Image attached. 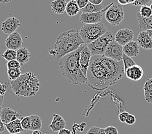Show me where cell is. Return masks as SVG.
I'll return each instance as SVG.
<instances>
[{"mask_svg": "<svg viewBox=\"0 0 152 134\" xmlns=\"http://www.w3.org/2000/svg\"><path fill=\"white\" fill-rule=\"evenodd\" d=\"M124 75L123 63L104 56H93L87 72L88 85L94 90H102L117 84Z\"/></svg>", "mask_w": 152, "mask_h": 134, "instance_id": "1", "label": "cell"}, {"mask_svg": "<svg viewBox=\"0 0 152 134\" xmlns=\"http://www.w3.org/2000/svg\"><path fill=\"white\" fill-rule=\"evenodd\" d=\"M84 44L78 29L65 31L58 36L54 48L49 49V59L59 61L64 56L77 50Z\"/></svg>", "mask_w": 152, "mask_h": 134, "instance_id": "2", "label": "cell"}, {"mask_svg": "<svg viewBox=\"0 0 152 134\" xmlns=\"http://www.w3.org/2000/svg\"><path fill=\"white\" fill-rule=\"evenodd\" d=\"M80 46L75 51L67 54L59 61V67L61 74L68 83L75 85L88 83L87 78L82 73L80 66Z\"/></svg>", "mask_w": 152, "mask_h": 134, "instance_id": "3", "label": "cell"}, {"mask_svg": "<svg viewBox=\"0 0 152 134\" xmlns=\"http://www.w3.org/2000/svg\"><path fill=\"white\" fill-rule=\"evenodd\" d=\"M10 85L15 95L25 97L35 96L40 86L37 74L31 72L21 74L16 80L10 81Z\"/></svg>", "mask_w": 152, "mask_h": 134, "instance_id": "4", "label": "cell"}, {"mask_svg": "<svg viewBox=\"0 0 152 134\" xmlns=\"http://www.w3.org/2000/svg\"><path fill=\"white\" fill-rule=\"evenodd\" d=\"M107 31L102 23L96 24H84L80 29V35L86 45L96 40Z\"/></svg>", "mask_w": 152, "mask_h": 134, "instance_id": "5", "label": "cell"}, {"mask_svg": "<svg viewBox=\"0 0 152 134\" xmlns=\"http://www.w3.org/2000/svg\"><path fill=\"white\" fill-rule=\"evenodd\" d=\"M115 40V36L111 31H107L106 33L96 40L87 45L93 56H104L107 46L110 43Z\"/></svg>", "mask_w": 152, "mask_h": 134, "instance_id": "6", "label": "cell"}, {"mask_svg": "<svg viewBox=\"0 0 152 134\" xmlns=\"http://www.w3.org/2000/svg\"><path fill=\"white\" fill-rule=\"evenodd\" d=\"M105 17L112 26H118L124 18V11L122 6L117 4L112 5L106 10Z\"/></svg>", "mask_w": 152, "mask_h": 134, "instance_id": "7", "label": "cell"}, {"mask_svg": "<svg viewBox=\"0 0 152 134\" xmlns=\"http://www.w3.org/2000/svg\"><path fill=\"white\" fill-rule=\"evenodd\" d=\"M123 54V46L113 40L107 46L104 56L117 62H121L122 61Z\"/></svg>", "mask_w": 152, "mask_h": 134, "instance_id": "8", "label": "cell"}, {"mask_svg": "<svg viewBox=\"0 0 152 134\" xmlns=\"http://www.w3.org/2000/svg\"><path fill=\"white\" fill-rule=\"evenodd\" d=\"M113 4L114 3H111L99 12L82 13L80 16V21L84 24H96L100 23L101 20L102 19L103 16H105L106 10Z\"/></svg>", "mask_w": 152, "mask_h": 134, "instance_id": "9", "label": "cell"}, {"mask_svg": "<svg viewBox=\"0 0 152 134\" xmlns=\"http://www.w3.org/2000/svg\"><path fill=\"white\" fill-rule=\"evenodd\" d=\"M80 66L82 73L86 77L87 72H88V68L90 64L92 54L88 46L87 45L84 44L80 46Z\"/></svg>", "mask_w": 152, "mask_h": 134, "instance_id": "10", "label": "cell"}, {"mask_svg": "<svg viewBox=\"0 0 152 134\" xmlns=\"http://www.w3.org/2000/svg\"><path fill=\"white\" fill-rule=\"evenodd\" d=\"M5 45L7 49L13 50H18L22 47L23 39L21 34L18 32H15L14 33L9 35L5 41Z\"/></svg>", "mask_w": 152, "mask_h": 134, "instance_id": "11", "label": "cell"}, {"mask_svg": "<svg viewBox=\"0 0 152 134\" xmlns=\"http://www.w3.org/2000/svg\"><path fill=\"white\" fill-rule=\"evenodd\" d=\"M21 26V24L18 19L15 17H11L7 18L2 23L1 30L5 34L10 35L15 32Z\"/></svg>", "mask_w": 152, "mask_h": 134, "instance_id": "12", "label": "cell"}, {"mask_svg": "<svg viewBox=\"0 0 152 134\" xmlns=\"http://www.w3.org/2000/svg\"><path fill=\"white\" fill-rule=\"evenodd\" d=\"M134 32L128 28L119 30L115 35V41L122 46L133 41Z\"/></svg>", "mask_w": 152, "mask_h": 134, "instance_id": "13", "label": "cell"}, {"mask_svg": "<svg viewBox=\"0 0 152 134\" xmlns=\"http://www.w3.org/2000/svg\"><path fill=\"white\" fill-rule=\"evenodd\" d=\"M124 75L128 79L137 81L143 78L144 70L138 64H135L124 70Z\"/></svg>", "mask_w": 152, "mask_h": 134, "instance_id": "14", "label": "cell"}, {"mask_svg": "<svg viewBox=\"0 0 152 134\" xmlns=\"http://www.w3.org/2000/svg\"><path fill=\"white\" fill-rule=\"evenodd\" d=\"M20 114L12 108L9 107L3 108L1 113H0V118L4 125L12 122L17 119H19Z\"/></svg>", "mask_w": 152, "mask_h": 134, "instance_id": "15", "label": "cell"}, {"mask_svg": "<svg viewBox=\"0 0 152 134\" xmlns=\"http://www.w3.org/2000/svg\"><path fill=\"white\" fill-rule=\"evenodd\" d=\"M66 122L63 117L58 114H54L53 115V119L49 125L50 129L53 132H58L64 128H66Z\"/></svg>", "mask_w": 152, "mask_h": 134, "instance_id": "16", "label": "cell"}, {"mask_svg": "<svg viewBox=\"0 0 152 134\" xmlns=\"http://www.w3.org/2000/svg\"><path fill=\"white\" fill-rule=\"evenodd\" d=\"M123 52L129 57H136L140 52V46L137 41H132L123 46Z\"/></svg>", "mask_w": 152, "mask_h": 134, "instance_id": "17", "label": "cell"}, {"mask_svg": "<svg viewBox=\"0 0 152 134\" xmlns=\"http://www.w3.org/2000/svg\"><path fill=\"white\" fill-rule=\"evenodd\" d=\"M137 42L140 47H142L145 50L152 49V41L150 39L149 35H148L146 31H141L137 36Z\"/></svg>", "mask_w": 152, "mask_h": 134, "instance_id": "18", "label": "cell"}, {"mask_svg": "<svg viewBox=\"0 0 152 134\" xmlns=\"http://www.w3.org/2000/svg\"><path fill=\"white\" fill-rule=\"evenodd\" d=\"M5 126L7 131L10 134H18L26 132L21 126V119H17L16 120L8 123V124L5 125Z\"/></svg>", "mask_w": 152, "mask_h": 134, "instance_id": "19", "label": "cell"}, {"mask_svg": "<svg viewBox=\"0 0 152 134\" xmlns=\"http://www.w3.org/2000/svg\"><path fill=\"white\" fill-rule=\"evenodd\" d=\"M67 3L66 0H53L50 3L52 12L56 14H63L66 12Z\"/></svg>", "mask_w": 152, "mask_h": 134, "instance_id": "20", "label": "cell"}, {"mask_svg": "<svg viewBox=\"0 0 152 134\" xmlns=\"http://www.w3.org/2000/svg\"><path fill=\"white\" fill-rule=\"evenodd\" d=\"M31 57V53L25 47H21L16 50V60L21 64V65H23L28 63Z\"/></svg>", "mask_w": 152, "mask_h": 134, "instance_id": "21", "label": "cell"}, {"mask_svg": "<svg viewBox=\"0 0 152 134\" xmlns=\"http://www.w3.org/2000/svg\"><path fill=\"white\" fill-rule=\"evenodd\" d=\"M137 19L139 22L138 27L141 30H152V16L149 18H143L138 12L137 13Z\"/></svg>", "mask_w": 152, "mask_h": 134, "instance_id": "22", "label": "cell"}, {"mask_svg": "<svg viewBox=\"0 0 152 134\" xmlns=\"http://www.w3.org/2000/svg\"><path fill=\"white\" fill-rule=\"evenodd\" d=\"M80 10V9L77 2L75 1V0H70L67 3L66 12H67L69 16L73 17L77 15Z\"/></svg>", "mask_w": 152, "mask_h": 134, "instance_id": "23", "label": "cell"}, {"mask_svg": "<svg viewBox=\"0 0 152 134\" xmlns=\"http://www.w3.org/2000/svg\"><path fill=\"white\" fill-rule=\"evenodd\" d=\"M145 100L148 103H152V78L148 79L144 85Z\"/></svg>", "mask_w": 152, "mask_h": 134, "instance_id": "24", "label": "cell"}, {"mask_svg": "<svg viewBox=\"0 0 152 134\" xmlns=\"http://www.w3.org/2000/svg\"><path fill=\"white\" fill-rule=\"evenodd\" d=\"M105 7L102 4L96 5L92 4V3L89 2L88 4L81 10L82 13H95L101 11V10H102Z\"/></svg>", "mask_w": 152, "mask_h": 134, "instance_id": "25", "label": "cell"}, {"mask_svg": "<svg viewBox=\"0 0 152 134\" xmlns=\"http://www.w3.org/2000/svg\"><path fill=\"white\" fill-rule=\"evenodd\" d=\"M31 130H40L42 127V118L37 115H31Z\"/></svg>", "mask_w": 152, "mask_h": 134, "instance_id": "26", "label": "cell"}, {"mask_svg": "<svg viewBox=\"0 0 152 134\" xmlns=\"http://www.w3.org/2000/svg\"><path fill=\"white\" fill-rule=\"evenodd\" d=\"M7 75L10 81H15L20 77L21 72L20 68H10L7 70Z\"/></svg>", "mask_w": 152, "mask_h": 134, "instance_id": "27", "label": "cell"}, {"mask_svg": "<svg viewBox=\"0 0 152 134\" xmlns=\"http://www.w3.org/2000/svg\"><path fill=\"white\" fill-rule=\"evenodd\" d=\"M139 13L143 18H149L152 16V11L150 6L144 5L140 7Z\"/></svg>", "mask_w": 152, "mask_h": 134, "instance_id": "28", "label": "cell"}, {"mask_svg": "<svg viewBox=\"0 0 152 134\" xmlns=\"http://www.w3.org/2000/svg\"><path fill=\"white\" fill-rule=\"evenodd\" d=\"M2 57L7 61L16 59V50L7 49L2 54Z\"/></svg>", "mask_w": 152, "mask_h": 134, "instance_id": "29", "label": "cell"}, {"mask_svg": "<svg viewBox=\"0 0 152 134\" xmlns=\"http://www.w3.org/2000/svg\"><path fill=\"white\" fill-rule=\"evenodd\" d=\"M21 124L22 128L25 131H28L31 130V115L29 116H26L21 117Z\"/></svg>", "mask_w": 152, "mask_h": 134, "instance_id": "30", "label": "cell"}, {"mask_svg": "<svg viewBox=\"0 0 152 134\" xmlns=\"http://www.w3.org/2000/svg\"><path fill=\"white\" fill-rule=\"evenodd\" d=\"M122 63H123V64H124V70L127 69L128 68L136 64L135 61H134L132 57H128V56L125 55L124 54H123V56H122Z\"/></svg>", "mask_w": 152, "mask_h": 134, "instance_id": "31", "label": "cell"}, {"mask_svg": "<svg viewBox=\"0 0 152 134\" xmlns=\"http://www.w3.org/2000/svg\"><path fill=\"white\" fill-rule=\"evenodd\" d=\"M152 3V0H135L132 5L135 7H142L144 5L150 6Z\"/></svg>", "mask_w": 152, "mask_h": 134, "instance_id": "32", "label": "cell"}, {"mask_svg": "<svg viewBox=\"0 0 152 134\" xmlns=\"http://www.w3.org/2000/svg\"><path fill=\"white\" fill-rule=\"evenodd\" d=\"M21 66V64L16 59L8 61L7 63V69H10V68H20Z\"/></svg>", "mask_w": 152, "mask_h": 134, "instance_id": "33", "label": "cell"}, {"mask_svg": "<svg viewBox=\"0 0 152 134\" xmlns=\"http://www.w3.org/2000/svg\"><path fill=\"white\" fill-rule=\"evenodd\" d=\"M104 130L106 134H118L117 128L113 126H107L106 128H104Z\"/></svg>", "mask_w": 152, "mask_h": 134, "instance_id": "34", "label": "cell"}, {"mask_svg": "<svg viewBox=\"0 0 152 134\" xmlns=\"http://www.w3.org/2000/svg\"><path fill=\"white\" fill-rule=\"evenodd\" d=\"M135 122H136V117L134 115L129 114L127 118H126V121L125 123H126V124L129 125H133L135 124Z\"/></svg>", "mask_w": 152, "mask_h": 134, "instance_id": "35", "label": "cell"}, {"mask_svg": "<svg viewBox=\"0 0 152 134\" xmlns=\"http://www.w3.org/2000/svg\"><path fill=\"white\" fill-rule=\"evenodd\" d=\"M7 88H8L7 83H0V96H4L7 92Z\"/></svg>", "mask_w": 152, "mask_h": 134, "instance_id": "36", "label": "cell"}, {"mask_svg": "<svg viewBox=\"0 0 152 134\" xmlns=\"http://www.w3.org/2000/svg\"><path fill=\"white\" fill-rule=\"evenodd\" d=\"M77 5H78L80 9H84V7L89 3V0H75Z\"/></svg>", "mask_w": 152, "mask_h": 134, "instance_id": "37", "label": "cell"}, {"mask_svg": "<svg viewBox=\"0 0 152 134\" xmlns=\"http://www.w3.org/2000/svg\"><path fill=\"white\" fill-rule=\"evenodd\" d=\"M129 113L127 112H122L118 115V119L121 122H126V118H127Z\"/></svg>", "mask_w": 152, "mask_h": 134, "instance_id": "38", "label": "cell"}, {"mask_svg": "<svg viewBox=\"0 0 152 134\" xmlns=\"http://www.w3.org/2000/svg\"><path fill=\"white\" fill-rule=\"evenodd\" d=\"M100 129V128L97 127V126H92L87 132L86 134H99Z\"/></svg>", "mask_w": 152, "mask_h": 134, "instance_id": "39", "label": "cell"}, {"mask_svg": "<svg viewBox=\"0 0 152 134\" xmlns=\"http://www.w3.org/2000/svg\"><path fill=\"white\" fill-rule=\"evenodd\" d=\"M135 0H117L119 5H127L129 4H133Z\"/></svg>", "mask_w": 152, "mask_h": 134, "instance_id": "40", "label": "cell"}, {"mask_svg": "<svg viewBox=\"0 0 152 134\" xmlns=\"http://www.w3.org/2000/svg\"><path fill=\"white\" fill-rule=\"evenodd\" d=\"M58 134H73L71 133L69 130L66 129V128H64L62 130H60V131L58 132Z\"/></svg>", "mask_w": 152, "mask_h": 134, "instance_id": "41", "label": "cell"}, {"mask_svg": "<svg viewBox=\"0 0 152 134\" xmlns=\"http://www.w3.org/2000/svg\"><path fill=\"white\" fill-rule=\"evenodd\" d=\"M103 1V0H89V2L94 5H101Z\"/></svg>", "mask_w": 152, "mask_h": 134, "instance_id": "42", "label": "cell"}, {"mask_svg": "<svg viewBox=\"0 0 152 134\" xmlns=\"http://www.w3.org/2000/svg\"><path fill=\"white\" fill-rule=\"evenodd\" d=\"M5 126L4 125V123H3L1 121V118H0V133L3 132L5 130Z\"/></svg>", "mask_w": 152, "mask_h": 134, "instance_id": "43", "label": "cell"}, {"mask_svg": "<svg viewBox=\"0 0 152 134\" xmlns=\"http://www.w3.org/2000/svg\"><path fill=\"white\" fill-rule=\"evenodd\" d=\"M146 31L148 35H149V37L151 40V41H152V30H147Z\"/></svg>", "mask_w": 152, "mask_h": 134, "instance_id": "44", "label": "cell"}, {"mask_svg": "<svg viewBox=\"0 0 152 134\" xmlns=\"http://www.w3.org/2000/svg\"><path fill=\"white\" fill-rule=\"evenodd\" d=\"M3 102H4V96H0V106H2Z\"/></svg>", "mask_w": 152, "mask_h": 134, "instance_id": "45", "label": "cell"}, {"mask_svg": "<svg viewBox=\"0 0 152 134\" xmlns=\"http://www.w3.org/2000/svg\"><path fill=\"white\" fill-rule=\"evenodd\" d=\"M12 1V0H0V3H8Z\"/></svg>", "mask_w": 152, "mask_h": 134, "instance_id": "46", "label": "cell"}, {"mask_svg": "<svg viewBox=\"0 0 152 134\" xmlns=\"http://www.w3.org/2000/svg\"><path fill=\"white\" fill-rule=\"evenodd\" d=\"M32 134H42V132L40 130H34V131L32 132Z\"/></svg>", "mask_w": 152, "mask_h": 134, "instance_id": "47", "label": "cell"}, {"mask_svg": "<svg viewBox=\"0 0 152 134\" xmlns=\"http://www.w3.org/2000/svg\"><path fill=\"white\" fill-rule=\"evenodd\" d=\"M99 134H106V133H105L104 128H100V131H99Z\"/></svg>", "mask_w": 152, "mask_h": 134, "instance_id": "48", "label": "cell"}, {"mask_svg": "<svg viewBox=\"0 0 152 134\" xmlns=\"http://www.w3.org/2000/svg\"><path fill=\"white\" fill-rule=\"evenodd\" d=\"M2 106H0V113H1V110H2Z\"/></svg>", "mask_w": 152, "mask_h": 134, "instance_id": "49", "label": "cell"}, {"mask_svg": "<svg viewBox=\"0 0 152 134\" xmlns=\"http://www.w3.org/2000/svg\"><path fill=\"white\" fill-rule=\"evenodd\" d=\"M150 8H151V11H152V3H151V4L150 5Z\"/></svg>", "mask_w": 152, "mask_h": 134, "instance_id": "50", "label": "cell"}]
</instances>
